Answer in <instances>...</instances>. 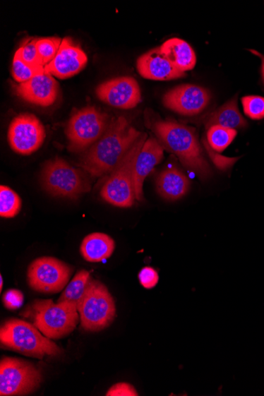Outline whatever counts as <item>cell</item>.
I'll return each mask as SVG.
<instances>
[{
	"label": "cell",
	"instance_id": "603a6c76",
	"mask_svg": "<svg viewBox=\"0 0 264 396\" xmlns=\"http://www.w3.org/2000/svg\"><path fill=\"white\" fill-rule=\"evenodd\" d=\"M22 208L21 198L11 188L0 187V216L5 219H12L17 216Z\"/></svg>",
	"mask_w": 264,
	"mask_h": 396
},
{
	"label": "cell",
	"instance_id": "5b68a950",
	"mask_svg": "<svg viewBox=\"0 0 264 396\" xmlns=\"http://www.w3.org/2000/svg\"><path fill=\"white\" fill-rule=\"evenodd\" d=\"M148 135L142 134L131 148L122 161L109 174L102 186L100 195L105 202L111 205L128 208L133 206L136 200L134 169L138 154H140Z\"/></svg>",
	"mask_w": 264,
	"mask_h": 396
},
{
	"label": "cell",
	"instance_id": "44dd1931",
	"mask_svg": "<svg viewBox=\"0 0 264 396\" xmlns=\"http://www.w3.org/2000/svg\"><path fill=\"white\" fill-rule=\"evenodd\" d=\"M160 49L180 71L186 72L195 68L196 55L191 45L184 40L176 37L169 39L160 46Z\"/></svg>",
	"mask_w": 264,
	"mask_h": 396
},
{
	"label": "cell",
	"instance_id": "8992f818",
	"mask_svg": "<svg viewBox=\"0 0 264 396\" xmlns=\"http://www.w3.org/2000/svg\"><path fill=\"white\" fill-rule=\"evenodd\" d=\"M43 188L52 196L76 200L90 190V183L80 169L62 158L56 157L44 164L41 173Z\"/></svg>",
	"mask_w": 264,
	"mask_h": 396
},
{
	"label": "cell",
	"instance_id": "6da1fadb",
	"mask_svg": "<svg viewBox=\"0 0 264 396\" xmlns=\"http://www.w3.org/2000/svg\"><path fill=\"white\" fill-rule=\"evenodd\" d=\"M142 134L126 118H114L100 140L84 152L79 166L92 176L109 174Z\"/></svg>",
	"mask_w": 264,
	"mask_h": 396
},
{
	"label": "cell",
	"instance_id": "ffe728a7",
	"mask_svg": "<svg viewBox=\"0 0 264 396\" xmlns=\"http://www.w3.org/2000/svg\"><path fill=\"white\" fill-rule=\"evenodd\" d=\"M115 246V241L110 236L94 233L85 237L81 244L80 253L85 260L99 263L109 259L114 253Z\"/></svg>",
	"mask_w": 264,
	"mask_h": 396
},
{
	"label": "cell",
	"instance_id": "7a4b0ae2",
	"mask_svg": "<svg viewBox=\"0 0 264 396\" xmlns=\"http://www.w3.org/2000/svg\"><path fill=\"white\" fill-rule=\"evenodd\" d=\"M150 124L162 147L176 155L184 167L201 180L208 179L211 174L210 167L203 156L194 128L171 120H157Z\"/></svg>",
	"mask_w": 264,
	"mask_h": 396
},
{
	"label": "cell",
	"instance_id": "f546056e",
	"mask_svg": "<svg viewBox=\"0 0 264 396\" xmlns=\"http://www.w3.org/2000/svg\"><path fill=\"white\" fill-rule=\"evenodd\" d=\"M24 302L23 292L16 289H8L3 296V303L5 308L10 310H16L21 308Z\"/></svg>",
	"mask_w": 264,
	"mask_h": 396
},
{
	"label": "cell",
	"instance_id": "1f68e13d",
	"mask_svg": "<svg viewBox=\"0 0 264 396\" xmlns=\"http://www.w3.org/2000/svg\"><path fill=\"white\" fill-rule=\"evenodd\" d=\"M251 52H253V54L254 55H256L257 56H260L262 59V68H261V72H262V78H263V81L264 83V56L261 55L260 54V52H256L255 50H250Z\"/></svg>",
	"mask_w": 264,
	"mask_h": 396
},
{
	"label": "cell",
	"instance_id": "277c9868",
	"mask_svg": "<svg viewBox=\"0 0 264 396\" xmlns=\"http://www.w3.org/2000/svg\"><path fill=\"white\" fill-rule=\"evenodd\" d=\"M25 316L46 337L59 340L74 331L79 321L78 308L74 304L52 300H36L32 303Z\"/></svg>",
	"mask_w": 264,
	"mask_h": 396
},
{
	"label": "cell",
	"instance_id": "8fae6325",
	"mask_svg": "<svg viewBox=\"0 0 264 396\" xmlns=\"http://www.w3.org/2000/svg\"><path fill=\"white\" fill-rule=\"evenodd\" d=\"M46 138L44 126L34 114H23L11 121L8 140L11 148L21 155H30L42 146Z\"/></svg>",
	"mask_w": 264,
	"mask_h": 396
},
{
	"label": "cell",
	"instance_id": "d6a6232c",
	"mask_svg": "<svg viewBox=\"0 0 264 396\" xmlns=\"http://www.w3.org/2000/svg\"><path fill=\"white\" fill-rule=\"evenodd\" d=\"M3 283H4V280H3V277L1 275L0 276V289H1V292L3 289Z\"/></svg>",
	"mask_w": 264,
	"mask_h": 396
},
{
	"label": "cell",
	"instance_id": "484cf974",
	"mask_svg": "<svg viewBox=\"0 0 264 396\" xmlns=\"http://www.w3.org/2000/svg\"><path fill=\"white\" fill-rule=\"evenodd\" d=\"M62 40L59 37H45L37 39V49L40 56L42 59L44 67L54 61L59 47H61Z\"/></svg>",
	"mask_w": 264,
	"mask_h": 396
},
{
	"label": "cell",
	"instance_id": "7c38bea8",
	"mask_svg": "<svg viewBox=\"0 0 264 396\" xmlns=\"http://www.w3.org/2000/svg\"><path fill=\"white\" fill-rule=\"evenodd\" d=\"M210 91L200 85L183 84L169 90L163 97L164 107L183 116L199 114L208 107Z\"/></svg>",
	"mask_w": 264,
	"mask_h": 396
},
{
	"label": "cell",
	"instance_id": "4dcf8cb0",
	"mask_svg": "<svg viewBox=\"0 0 264 396\" xmlns=\"http://www.w3.org/2000/svg\"><path fill=\"white\" fill-rule=\"evenodd\" d=\"M107 396H136L138 395L135 388L128 383H117L112 386Z\"/></svg>",
	"mask_w": 264,
	"mask_h": 396
},
{
	"label": "cell",
	"instance_id": "2e32d148",
	"mask_svg": "<svg viewBox=\"0 0 264 396\" xmlns=\"http://www.w3.org/2000/svg\"><path fill=\"white\" fill-rule=\"evenodd\" d=\"M16 95L23 100L38 107H48L56 101L59 85L50 74L37 76L30 80L16 85Z\"/></svg>",
	"mask_w": 264,
	"mask_h": 396
},
{
	"label": "cell",
	"instance_id": "d6986e66",
	"mask_svg": "<svg viewBox=\"0 0 264 396\" xmlns=\"http://www.w3.org/2000/svg\"><path fill=\"white\" fill-rule=\"evenodd\" d=\"M207 129L210 127L221 126L229 129H241L247 126V121L241 114L237 107L236 97L215 109L203 119Z\"/></svg>",
	"mask_w": 264,
	"mask_h": 396
},
{
	"label": "cell",
	"instance_id": "cb8c5ba5",
	"mask_svg": "<svg viewBox=\"0 0 264 396\" xmlns=\"http://www.w3.org/2000/svg\"><path fill=\"white\" fill-rule=\"evenodd\" d=\"M237 131L221 126H213L208 129L209 146L217 152L225 150L234 140Z\"/></svg>",
	"mask_w": 264,
	"mask_h": 396
},
{
	"label": "cell",
	"instance_id": "52a82bcc",
	"mask_svg": "<svg viewBox=\"0 0 264 396\" xmlns=\"http://www.w3.org/2000/svg\"><path fill=\"white\" fill-rule=\"evenodd\" d=\"M109 123V116L96 107H87L76 111L65 129L68 150L84 153L100 140Z\"/></svg>",
	"mask_w": 264,
	"mask_h": 396
},
{
	"label": "cell",
	"instance_id": "e0dca14e",
	"mask_svg": "<svg viewBox=\"0 0 264 396\" xmlns=\"http://www.w3.org/2000/svg\"><path fill=\"white\" fill-rule=\"evenodd\" d=\"M163 157L162 145L155 138H149L138 154L134 169L136 196L138 201H142L143 199L145 179L157 164L162 162Z\"/></svg>",
	"mask_w": 264,
	"mask_h": 396
},
{
	"label": "cell",
	"instance_id": "ac0fdd59",
	"mask_svg": "<svg viewBox=\"0 0 264 396\" xmlns=\"http://www.w3.org/2000/svg\"><path fill=\"white\" fill-rule=\"evenodd\" d=\"M158 194L163 199L176 201L188 193L190 181L188 176L176 167H169L162 170L156 181Z\"/></svg>",
	"mask_w": 264,
	"mask_h": 396
},
{
	"label": "cell",
	"instance_id": "f1b7e54d",
	"mask_svg": "<svg viewBox=\"0 0 264 396\" xmlns=\"http://www.w3.org/2000/svg\"><path fill=\"white\" fill-rule=\"evenodd\" d=\"M141 285L148 289L155 288L160 281V275L157 270L151 267L143 268L138 275Z\"/></svg>",
	"mask_w": 264,
	"mask_h": 396
},
{
	"label": "cell",
	"instance_id": "30bf717a",
	"mask_svg": "<svg viewBox=\"0 0 264 396\" xmlns=\"http://www.w3.org/2000/svg\"><path fill=\"white\" fill-rule=\"evenodd\" d=\"M73 270L54 257L43 256L30 263L28 272L30 287L44 294H57L68 286Z\"/></svg>",
	"mask_w": 264,
	"mask_h": 396
},
{
	"label": "cell",
	"instance_id": "83f0119b",
	"mask_svg": "<svg viewBox=\"0 0 264 396\" xmlns=\"http://www.w3.org/2000/svg\"><path fill=\"white\" fill-rule=\"evenodd\" d=\"M244 112L253 120L264 118V97L261 96H246L241 99Z\"/></svg>",
	"mask_w": 264,
	"mask_h": 396
},
{
	"label": "cell",
	"instance_id": "4fadbf2b",
	"mask_svg": "<svg viewBox=\"0 0 264 396\" xmlns=\"http://www.w3.org/2000/svg\"><path fill=\"white\" fill-rule=\"evenodd\" d=\"M96 95L104 103L122 109H133L142 101L140 85L130 76L114 78L99 84Z\"/></svg>",
	"mask_w": 264,
	"mask_h": 396
},
{
	"label": "cell",
	"instance_id": "ba28073f",
	"mask_svg": "<svg viewBox=\"0 0 264 396\" xmlns=\"http://www.w3.org/2000/svg\"><path fill=\"white\" fill-rule=\"evenodd\" d=\"M77 308L81 326L85 331H102L108 328L116 318L113 296L102 282L95 280H92Z\"/></svg>",
	"mask_w": 264,
	"mask_h": 396
},
{
	"label": "cell",
	"instance_id": "3957f363",
	"mask_svg": "<svg viewBox=\"0 0 264 396\" xmlns=\"http://www.w3.org/2000/svg\"><path fill=\"white\" fill-rule=\"evenodd\" d=\"M0 343L3 348L38 359L47 356L56 357L61 354V349L40 332L34 323L16 318L3 323L0 328Z\"/></svg>",
	"mask_w": 264,
	"mask_h": 396
},
{
	"label": "cell",
	"instance_id": "4316f807",
	"mask_svg": "<svg viewBox=\"0 0 264 396\" xmlns=\"http://www.w3.org/2000/svg\"><path fill=\"white\" fill-rule=\"evenodd\" d=\"M37 39H30L25 41V43L20 47L16 52L23 61L31 66H43L42 59L38 54L37 49Z\"/></svg>",
	"mask_w": 264,
	"mask_h": 396
},
{
	"label": "cell",
	"instance_id": "9a60e30c",
	"mask_svg": "<svg viewBox=\"0 0 264 396\" xmlns=\"http://www.w3.org/2000/svg\"><path fill=\"white\" fill-rule=\"evenodd\" d=\"M136 68L143 78L155 81H170L186 76L162 54L160 47L151 49L138 58Z\"/></svg>",
	"mask_w": 264,
	"mask_h": 396
},
{
	"label": "cell",
	"instance_id": "7402d4cb",
	"mask_svg": "<svg viewBox=\"0 0 264 396\" xmlns=\"http://www.w3.org/2000/svg\"><path fill=\"white\" fill-rule=\"evenodd\" d=\"M93 280L90 273L85 270H78L73 279L66 287L57 302H70L78 307V303L87 293L90 283Z\"/></svg>",
	"mask_w": 264,
	"mask_h": 396
},
{
	"label": "cell",
	"instance_id": "9c48e42d",
	"mask_svg": "<svg viewBox=\"0 0 264 396\" xmlns=\"http://www.w3.org/2000/svg\"><path fill=\"white\" fill-rule=\"evenodd\" d=\"M42 381V371L32 362L4 357L0 361V395H28Z\"/></svg>",
	"mask_w": 264,
	"mask_h": 396
},
{
	"label": "cell",
	"instance_id": "5bb4252c",
	"mask_svg": "<svg viewBox=\"0 0 264 396\" xmlns=\"http://www.w3.org/2000/svg\"><path fill=\"white\" fill-rule=\"evenodd\" d=\"M88 63V57L85 52L71 38L64 37L58 54L54 61L45 66L44 71L57 78L66 79L78 74Z\"/></svg>",
	"mask_w": 264,
	"mask_h": 396
},
{
	"label": "cell",
	"instance_id": "d4e9b609",
	"mask_svg": "<svg viewBox=\"0 0 264 396\" xmlns=\"http://www.w3.org/2000/svg\"><path fill=\"white\" fill-rule=\"evenodd\" d=\"M45 73L43 66H31L25 64L16 54L12 64V76L19 83L30 80L31 78Z\"/></svg>",
	"mask_w": 264,
	"mask_h": 396
}]
</instances>
